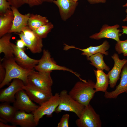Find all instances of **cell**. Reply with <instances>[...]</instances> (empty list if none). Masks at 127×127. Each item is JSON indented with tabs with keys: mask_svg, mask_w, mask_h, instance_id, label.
Segmentation results:
<instances>
[{
	"mask_svg": "<svg viewBox=\"0 0 127 127\" xmlns=\"http://www.w3.org/2000/svg\"><path fill=\"white\" fill-rule=\"evenodd\" d=\"M1 60L2 65L6 71V75L4 80L0 84V88L8 84L14 79H20L25 85L28 83V76L34 69L28 70L22 68L16 63L14 57H4Z\"/></svg>",
	"mask_w": 127,
	"mask_h": 127,
	"instance_id": "obj_1",
	"label": "cell"
},
{
	"mask_svg": "<svg viewBox=\"0 0 127 127\" xmlns=\"http://www.w3.org/2000/svg\"><path fill=\"white\" fill-rule=\"evenodd\" d=\"M95 83L89 79L85 82H77L68 93L74 100L83 105L89 104L96 92L94 89Z\"/></svg>",
	"mask_w": 127,
	"mask_h": 127,
	"instance_id": "obj_2",
	"label": "cell"
},
{
	"mask_svg": "<svg viewBox=\"0 0 127 127\" xmlns=\"http://www.w3.org/2000/svg\"><path fill=\"white\" fill-rule=\"evenodd\" d=\"M43 54L38 64L34 69L39 71L43 72L51 71L54 70H62L69 71L73 74L80 79V81L85 82V80L82 79L80 75L65 67L61 66L57 64L51 57L50 52L48 50L44 49Z\"/></svg>",
	"mask_w": 127,
	"mask_h": 127,
	"instance_id": "obj_3",
	"label": "cell"
},
{
	"mask_svg": "<svg viewBox=\"0 0 127 127\" xmlns=\"http://www.w3.org/2000/svg\"><path fill=\"white\" fill-rule=\"evenodd\" d=\"M59 96L60 102L55 112L58 113L62 111L71 112L79 118L85 106L73 99L66 90L62 91Z\"/></svg>",
	"mask_w": 127,
	"mask_h": 127,
	"instance_id": "obj_4",
	"label": "cell"
},
{
	"mask_svg": "<svg viewBox=\"0 0 127 127\" xmlns=\"http://www.w3.org/2000/svg\"><path fill=\"white\" fill-rule=\"evenodd\" d=\"M78 127H101L102 123L100 116L89 104L85 106L80 116L75 121Z\"/></svg>",
	"mask_w": 127,
	"mask_h": 127,
	"instance_id": "obj_5",
	"label": "cell"
},
{
	"mask_svg": "<svg viewBox=\"0 0 127 127\" xmlns=\"http://www.w3.org/2000/svg\"><path fill=\"white\" fill-rule=\"evenodd\" d=\"M52 72H41L34 70L28 76V82L40 89L52 93L53 82L51 75Z\"/></svg>",
	"mask_w": 127,
	"mask_h": 127,
	"instance_id": "obj_6",
	"label": "cell"
},
{
	"mask_svg": "<svg viewBox=\"0 0 127 127\" xmlns=\"http://www.w3.org/2000/svg\"><path fill=\"white\" fill-rule=\"evenodd\" d=\"M18 34L26 46L32 53H39L42 51V39L38 37L28 26Z\"/></svg>",
	"mask_w": 127,
	"mask_h": 127,
	"instance_id": "obj_7",
	"label": "cell"
},
{
	"mask_svg": "<svg viewBox=\"0 0 127 127\" xmlns=\"http://www.w3.org/2000/svg\"><path fill=\"white\" fill-rule=\"evenodd\" d=\"M60 101L59 94L56 93L32 112L34 115L37 126L39 124L40 119L44 115L48 117L52 116V113L58 106Z\"/></svg>",
	"mask_w": 127,
	"mask_h": 127,
	"instance_id": "obj_8",
	"label": "cell"
},
{
	"mask_svg": "<svg viewBox=\"0 0 127 127\" xmlns=\"http://www.w3.org/2000/svg\"><path fill=\"white\" fill-rule=\"evenodd\" d=\"M15 98L13 106L17 111L32 113L39 106L32 102L24 89L18 91L15 95Z\"/></svg>",
	"mask_w": 127,
	"mask_h": 127,
	"instance_id": "obj_9",
	"label": "cell"
},
{
	"mask_svg": "<svg viewBox=\"0 0 127 127\" xmlns=\"http://www.w3.org/2000/svg\"><path fill=\"white\" fill-rule=\"evenodd\" d=\"M11 45L13 49L14 59L16 63L24 69H34L39 60L31 58L25 53L23 49L19 48L13 43H12Z\"/></svg>",
	"mask_w": 127,
	"mask_h": 127,
	"instance_id": "obj_10",
	"label": "cell"
},
{
	"mask_svg": "<svg viewBox=\"0 0 127 127\" xmlns=\"http://www.w3.org/2000/svg\"><path fill=\"white\" fill-rule=\"evenodd\" d=\"M25 85L23 82L19 79H14L9 86L1 90L0 101L13 103L15 100V95L19 91L24 89Z\"/></svg>",
	"mask_w": 127,
	"mask_h": 127,
	"instance_id": "obj_11",
	"label": "cell"
},
{
	"mask_svg": "<svg viewBox=\"0 0 127 127\" xmlns=\"http://www.w3.org/2000/svg\"><path fill=\"white\" fill-rule=\"evenodd\" d=\"M24 90L31 99L39 106L48 100L53 95L52 93L40 89L29 82L25 85Z\"/></svg>",
	"mask_w": 127,
	"mask_h": 127,
	"instance_id": "obj_12",
	"label": "cell"
},
{
	"mask_svg": "<svg viewBox=\"0 0 127 127\" xmlns=\"http://www.w3.org/2000/svg\"><path fill=\"white\" fill-rule=\"evenodd\" d=\"M119 25L118 24L112 26L104 24L103 25L99 32L91 35L89 37L97 40L103 38H108L118 41L120 40L119 37L121 35L120 33L122 32L119 29Z\"/></svg>",
	"mask_w": 127,
	"mask_h": 127,
	"instance_id": "obj_13",
	"label": "cell"
},
{
	"mask_svg": "<svg viewBox=\"0 0 127 127\" xmlns=\"http://www.w3.org/2000/svg\"><path fill=\"white\" fill-rule=\"evenodd\" d=\"M114 61V66L107 74L109 79V83L111 88H114L120 78V74L123 66L127 62V59H120L118 54L115 53L111 56Z\"/></svg>",
	"mask_w": 127,
	"mask_h": 127,
	"instance_id": "obj_14",
	"label": "cell"
},
{
	"mask_svg": "<svg viewBox=\"0 0 127 127\" xmlns=\"http://www.w3.org/2000/svg\"><path fill=\"white\" fill-rule=\"evenodd\" d=\"M53 2L58 7L61 18L64 21L73 15L78 4L73 0H54Z\"/></svg>",
	"mask_w": 127,
	"mask_h": 127,
	"instance_id": "obj_15",
	"label": "cell"
},
{
	"mask_svg": "<svg viewBox=\"0 0 127 127\" xmlns=\"http://www.w3.org/2000/svg\"><path fill=\"white\" fill-rule=\"evenodd\" d=\"M63 49L67 50L70 49L74 48L79 50L82 52L81 54L86 56L87 58L97 53H100L107 56L109 52L107 51L110 48L109 42L107 40H105L101 45L97 46H91L82 49L77 48L74 46H70L64 44Z\"/></svg>",
	"mask_w": 127,
	"mask_h": 127,
	"instance_id": "obj_16",
	"label": "cell"
},
{
	"mask_svg": "<svg viewBox=\"0 0 127 127\" xmlns=\"http://www.w3.org/2000/svg\"><path fill=\"white\" fill-rule=\"evenodd\" d=\"M11 9L13 11L14 18L12 27L8 33H20L24 28L28 26L30 13H28L23 15L15 7L11 6Z\"/></svg>",
	"mask_w": 127,
	"mask_h": 127,
	"instance_id": "obj_17",
	"label": "cell"
},
{
	"mask_svg": "<svg viewBox=\"0 0 127 127\" xmlns=\"http://www.w3.org/2000/svg\"><path fill=\"white\" fill-rule=\"evenodd\" d=\"M120 80L119 84L114 91L105 92L104 96L106 99H116L120 94L127 93V62L123 66L120 74Z\"/></svg>",
	"mask_w": 127,
	"mask_h": 127,
	"instance_id": "obj_18",
	"label": "cell"
},
{
	"mask_svg": "<svg viewBox=\"0 0 127 127\" xmlns=\"http://www.w3.org/2000/svg\"><path fill=\"white\" fill-rule=\"evenodd\" d=\"M10 123L22 127H35L37 126L32 113L17 111Z\"/></svg>",
	"mask_w": 127,
	"mask_h": 127,
	"instance_id": "obj_19",
	"label": "cell"
},
{
	"mask_svg": "<svg viewBox=\"0 0 127 127\" xmlns=\"http://www.w3.org/2000/svg\"><path fill=\"white\" fill-rule=\"evenodd\" d=\"M14 18L11 9L0 15V38L9 33L12 27Z\"/></svg>",
	"mask_w": 127,
	"mask_h": 127,
	"instance_id": "obj_20",
	"label": "cell"
},
{
	"mask_svg": "<svg viewBox=\"0 0 127 127\" xmlns=\"http://www.w3.org/2000/svg\"><path fill=\"white\" fill-rule=\"evenodd\" d=\"M96 78V82L94 86L95 92L101 91L105 92L107 91L109 84V79L107 74L103 70H93Z\"/></svg>",
	"mask_w": 127,
	"mask_h": 127,
	"instance_id": "obj_21",
	"label": "cell"
},
{
	"mask_svg": "<svg viewBox=\"0 0 127 127\" xmlns=\"http://www.w3.org/2000/svg\"><path fill=\"white\" fill-rule=\"evenodd\" d=\"M11 33H8L0 39V53H3L4 57L9 58L14 57L13 51L10 42L12 36Z\"/></svg>",
	"mask_w": 127,
	"mask_h": 127,
	"instance_id": "obj_22",
	"label": "cell"
},
{
	"mask_svg": "<svg viewBox=\"0 0 127 127\" xmlns=\"http://www.w3.org/2000/svg\"><path fill=\"white\" fill-rule=\"evenodd\" d=\"M9 103L4 102L0 104V117L5 123H11L17 110Z\"/></svg>",
	"mask_w": 127,
	"mask_h": 127,
	"instance_id": "obj_23",
	"label": "cell"
},
{
	"mask_svg": "<svg viewBox=\"0 0 127 127\" xmlns=\"http://www.w3.org/2000/svg\"><path fill=\"white\" fill-rule=\"evenodd\" d=\"M49 22L46 17L37 14H30L28 21V26L33 31Z\"/></svg>",
	"mask_w": 127,
	"mask_h": 127,
	"instance_id": "obj_24",
	"label": "cell"
},
{
	"mask_svg": "<svg viewBox=\"0 0 127 127\" xmlns=\"http://www.w3.org/2000/svg\"><path fill=\"white\" fill-rule=\"evenodd\" d=\"M103 55L100 53H97L87 57V60L90 61V64L94 66L97 69L104 70L108 72L110 68L105 63Z\"/></svg>",
	"mask_w": 127,
	"mask_h": 127,
	"instance_id": "obj_25",
	"label": "cell"
},
{
	"mask_svg": "<svg viewBox=\"0 0 127 127\" xmlns=\"http://www.w3.org/2000/svg\"><path fill=\"white\" fill-rule=\"evenodd\" d=\"M11 6L17 8L25 4L31 8L40 5L45 2L52 3L54 0H7Z\"/></svg>",
	"mask_w": 127,
	"mask_h": 127,
	"instance_id": "obj_26",
	"label": "cell"
},
{
	"mask_svg": "<svg viewBox=\"0 0 127 127\" xmlns=\"http://www.w3.org/2000/svg\"><path fill=\"white\" fill-rule=\"evenodd\" d=\"M54 27L53 24L49 22L33 31L38 37L42 39L47 37L48 34Z\"/></svg>",
	"mask_w": 127,
	"mask_h": 127,
	"instance_id": "obj_27",
	"label": "cell"
},
{
	"mask_svg": "<svg viewBox=\"0 0 127 127\" xmlns=\"http://www.w3.org/2000/svg\"><path fill=\"white\" fill-rule=\"evenodd\" d=\"M115 49L118 54L123 53L124 56H127V39L124 40H120L117 41Z\"/></svg>",
	"mask_w": 127,
	"mask_h": 127,
	"instance_id": "obj_28",
	"label": "cell"
},
{
	"mask_svg": "<svg viewBox=\"0 0 127 127\" xmlns=\"http://www.w3.org/2000/svg\"><path fill=\"white\" fill-rule=\"evenodd\" d=\"M11 6L7 0H0V15L5 12L11 9Z\"/></svg>",
	"mask_w": 127,
	"mask_h": 127,
	"instance_id": "obj_29",
	"label": "cell"
},
{
	"mask_svg": "<svg viewBox=\"0 0 127 127\" xmlns=\"http://www.w3.org/2000/svg\"><path fill=\"white\" fill-rule=\"evenodd\" d=\"M69 115L67 114L63 115L58 123L57 127H68Z\"/></svg>",
	"mask_w": 127,
	"mask_h": 127,
	"instance_id": "obj_30",
	"label": "cell"
},
{
	"mask_svg": "<svg viewBox=\"0 0 127 127\" xmlns=\"http://www.w3.org/2000/svg\"><path fill=\"white\" fill-rule=\"evenodd\" d=\"M6 75V71L3 66L1 61L0 63V84L4 79Z\"/></svg>",
	"mask_w": 127,
	"mask_h": 127,
	"instance_id": "obj_31",
	"label": "cell"
},
{
	"mask_svg": "<svg viewBox=\"0 0 127 127\" xmlns=\"http://www.w3.org/2000/svg\"><path fill=\"white\" fill-rule=\"evenodd\" d=\"M16 45L19 48L22 49L25 46L24 42L21 39L17 40Z\"/></svg>",
	"mask_w": 127,
	"mask_h": 127,
	"instance_id": "obj_32",
	"label": "cell"
},
{
	"mask_svg": "<svg viewBox=\"0 0 127 127\" xmlns=\"http://www.w3.org/2000/svg\"><path fill=\"white\" fill-rule=\"evenodd\" d=\"M90 4H94L100 3H105L106 0H87Z\"/></svg>",
	"mask_w": 127,
	"mask_h": 127,
	"instance_id": "obj_33",
	"label": "cell"
},
{
	"mask_svg": "<svg viewBox=\"0 0 127 127\" xmlns=\"http://www.w3.org/2000/svg\"><path fill=\"white\" fill-rule=\"evenodd\" d=\"M16 126L12 124V125L5 124V123L0 122V127H16Z\"/></svg>",
	"mask_w": 127,
	"mask_h": 127,
	"instance_id": "obj_34",
	"label": "cell"
},
{
	"mask_svg": "<svg viewBox=\"0 0 127 127\" xmlns=\"http://www.w3.org/2000/svg\"><path fill=\"white\" fill-rule=\"evenodd\" d=\"M122 33L121 34V35L123 34L127 35V26H122Z\"/></svg>",
	"mask_w": 127,
	"mask_h": 127,
	"instance_id": "obj_35",
	"label": "cell"
},
{
	"mask_svg": "<svg viewBox=\"0 0 127 127\" xmlns=\"http://www.w3.org/2000/svg\"><path fill=\"white\" fill-rule=\"evenodd\" d=\"M123 6L124 7H126L127 8V3L123 5ZM125 12L126 14V17L123 20V21L124 22H127V8L125 10Z\"/></svg>",
	"mask_w": 127,
	"mask_h": 127,
	"instance_id": "obj_36",
	"label": "cell"
},
{
	"mask_svg": "<svg viewBox=\"0 0 127 127\" xmlns=\"http://www.w3.org/2000/svg\"><path fill=\"white\" fill-rule=\"evenodd\" d=\"M75 2H77V1L79 0H73Z\"/></svg>",
	"mask_w": 127,
	"mask_h": 127,
	"instance_id": "obj_37",
	"label": "cell"
}]
</instances>
